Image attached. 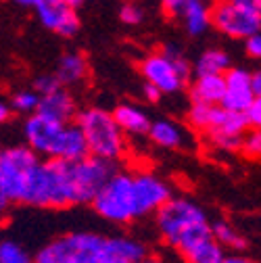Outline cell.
Instances as JSON below:
<instances>
[{
    "mask_svg": "<svg viewBox=\"0 0 261 263\" xmlns=\"http://www.w3.org/2000/svg\"><path fill=\"white\" fill-rule=\"evenodd\" d=\"M140 73L144 76V80L153 86H157L163 94H174L180 92L186 82L180 78L176 65L163 54L161 50L146 54L140 61Z\"/></svg>",
    "mask_w": 261,
    "mask_h": 263,
    "instance_id": "9",
    "label": "cell"
},
{
    "mask_svg": "<svg viewBox=\"0 0 261 263\" xmlns=\"http://www.w3.org/2000/svg\"><path fill=\"white\" fill-rule=\"evenodd\" d=\"M247 119L253 129H261V96H255L253 105L247 111Z\"/></svg>",
    "mask_w": 261,
    "mask_h": 263,
    "instance_id": "28",
    "label": "cell"
},
{
    "mask_svg": "<svg viewBox=\"0 0 261 263\" xmlns=\"http://www.w3.org/2000/svg\"><path fill=\"white\" fill-rule=\"evenodd\" d=\"M11 3H15L17 7H23V9H36L40 0H11Z\"/></svg>",
    "mask_w": 261,
    "mask_h": 263,
    "instance_id": "36",
    "label": "cell"
},
{
    "mask_svg": "<svg viewBox=\"0 0 261 263\" xmlns=\"http://www.w3.org/2000/svg\"><path fill=\"white\" fill-rule=\"evenodd\" d=\"M88 71H90L88 59H86V54H82L78 50L65 52L57 63V78L61 80L63 86H73V84L84 82Z\"/></svg>",
    "mask_w": 261,
    "mask_h": 263,
    "instance_id": "18",
    "label": "cell"
},
{
    "mask_svg": "<svg viewBox=\"0 0 261 263\" xmlns=\"http://www.w3.org/2000/svg\"><path fill=\"white\" fill-rule=\"evenodd\" d=\"M161 5L170 17H182V9L186 5V0H161Z\"/></svg>",
    "mask_w": 261,
    "mask_h": 263,
    "instance_id": "29",
    "label": "cell"
},
{
    "mask_svg": "<svg viewBox=\"0 0 261 263\" xmlns=\"http://www.w3.org/2000/svg\"><path fill=\"white\" fill-rule=\"evenodd\" d=\"M31 86H34L31 90H36L40 96H48V94H52V92H57V90H61V88H63V84H61V80L57 78V73L38 76Z\"/></svg>",
    "mask_w": 261,
    "mask_h": 263,
    "instance_id": "25",
    "label": "cell"
},
{
    "mask_svg": "<svg viewBox=\"0 0 261 263\" xmlns=\"http://www.w3.org/2000/svg\"><path fill=\"white\" fill-rule=\"evenodd\" d=\"M230 3L243 7V9H249V11H255V13H261V0H230Z\"/></svg>",
    "mask_w": 261,
    "mask_h": 263,
    "instance_id": "32",
    "label": "cell"
},
{
    "mask_svg": "<svg viewBox=\"0 0 261 263\" xmlns=\"http://www.w3.org/2000/svg\"><path fill=\"white\" fill-rule=\"evenodd\" d=\"M190 101L203 105H221L226 96V76H201L190 84Z\"/></svg>",
    "mask_w": 261,
    "mask_h": 263,
    "instance_id": "16",
    "label": "cell"
},
{
    "mask_svg": "<svg viewBox=\"0 0 261 263\" xmlns=\"http://www.w3.org/2000/svg\"><path fill=\"white\" fill-rule=\"evenodd\" d=\"M245 48H247V54H249V57L261 59V34L251 36L249 40H245Z\"/></svg>",
    "mask_w": 261,
    "mask_h": 263,
    "instance_id": "30",
    "label": "cell"
},
{
    "mask_svg": "<svg viewBox=\"0 0 261 263\" xmlns=\"http://www.w3.org/2000/svg\"><path fill=\"white\" fill-rule=\"evenodd\" d=\"M76 123L84 132L92 157L117 163L125 155V148H127L125 134H123V129L117 125L113 113H109L105 109H99V107L82 109L78 113Z\"/></svg>",
    "mask_w": 261,
    "mask_h": 263,
    "instance_id": "2",
    "label": "cell"
},
{
    "mask_svg": "<svg viewBox=\"0 0 261 263\" xmlns=\"http://www.w3.org/2000/svg\"><path fill=\"white\" fill-rule=\"evenodd\" d=\"M211 23L221 34L236 38V40H249L251 36H257L261 29V13L243 9L230 0H217L213 9Z\"/></svg>",
    "mask_w": 261,
    "mask_h": 263,
    "instance_id": "7",
    "label": "cell"
},
{
    "mask_svg": "<svg viewBox=\"0 0 261 263\" xmlns=\"http://www.w3.org/2000/svg\"><path fill=\"white\" fill-rule=\"evenodd\" d=\"M243 153L253 159H261V129H249L243 140Z\"/></svg>",
    "mask_w": 261,
    "mask_h": 263,
    "instance_id": "26",
    "label": "cell"
},
{
    "mask_svg": "<svg viewBox=\"0 0 261 263\" xmlns=\"http://www.w3.org/2000/svg\"><path fill=\"white\" fill-rule=\"evenodd\" d=\"M211 230H213V236L215 240L226 249V251H245L247 249V238L238 232V230L226 219H215L211 223Z\"/></svg>",
    "mask_w": 261,
    "mask_h": 263,
    "instance_id": "21",
    "label": "cell"
},
{
    "mask_svg": "<svg viewBox=\"0 0 261 263\" xmlns=\"http://www.w3.org/2000/svg\"><path fill=\"white\" fill-rule=\"evenodd\" d=\"M0 263H36V257H31L27 249L15 240H3L0 242Z\"/></svg>",
    "mask_w": 261,
    "mask_h": 263,
    "instance_id": "23",
    "label": "cell"
},
{
    "mask_svg": "<svg viewBox=\"0 0 261 263\" xmlns=\"http://www.w3.org/2000/svg\"><path fill=\"white\" fill-rule=\"evenodd\" d=\"M103 234L71 232L46 242L36 253V263H96L105 247Z\"/></svg>",
    "mask_w": 261,
    "mask_h": 263,
    "instance_id": "4",
    "label": "cell"
},
{
    "mask_svg": "<svg viewBox=\"0 0 261 263\" xmlns=\"http://www.w3.org/2000/svg\"><path fill=\"white\" fill-rule=\"evenodd\" d=\"M253 92H255V96H261V69H257L253 73Z\"/></svg>",
    "mask_w": 261,
    "mask_h": 263,
    "instance_id": "34",
    "label": "cell"
},
{
    "mask_svg": "<svg viewBox=\"0 0 261 263\" xmlns=\"http://www.w3.org/2000/svg\"><path fill=\"white\" fill-rule=\"evenodd\" d=\"M253 101V73H249L243 67H232L226 73V96L221 107L232 113H247Z\"/></svg>",
    "mask_w": 261,
    "mask_h": 263,
    "instance_id": "11",
    "label": "cell"
},
{
    "mask_svg": "<svg viewBox=\"0 0 261 263\" xmlns=\"http://www.w3.org/2000/svg\"><path fill=\"white\" fill-rule=\"evenodd\" d=\"M136 263H165L159 255H146V257H142V259H138Z\"/></svg>",
    "mask_w": 261,
    "mask_h": 263,
    "instance_id": "37",
    "label": "cell"
},
{
    "mask_svg": "<svg viewBox=\"0 0 261 263\" xmlns=\"http://www.w3.org/2000/svg\"><path fill=\"white\" fill-rule=\"evenodd\" d=\"M159 236L170 249L184 257L197 245L213 236L207 211L192 199L174 196V199L155 215Z\"/></svg>",
    "mask_w": 261,
    "mask_h": 263,
    "instance_id": "1",
    "label": "cell"
},
{
    "mask_svg": "<svg viewBox=\"0 0 261 263\" xmlns=\"http://www.w3.org/2000/svg\"><path fill=\"white\" fill-rule=\"evenodd\" d=\"M134 190H136V203H138V211L140 217L151 215V213H159L165 207L174 196H172V186L151 174V172H138L134 174Z\"/></svg>",
    "mask_w": 261,
    "mask_h": 263,
    "instance_id": "8",
    "label": "cell"
},
{
    "mask_svg": "<svg viewBox=\"0 0 261 263\" xmlns=\"http://www.w3.org/2000/svg\"><path fill=\"white\" fill-rule=\"evenodd\" d=\"M207 138L213 146H217L219 151H228V153L243 151V140H245V136H232V134H226V132H209Z\"/></svg>",
    "mask_w": 261,
    "mask_h": 263,
    "instance_id": "24",
    "label": "cell"
},
{
    "mask_svg": "<svg viewBox=\"0 0 261 263\" xmlns=\"http://www.w3.org/2000/svg\"><path fill=\"white\" fill-rule=\"evenodd\" d=\"M113 117L117 125L123 129V134H148V129L153 125V121L140 107L129 105V103L117 105L113 109Z\"/></svg>",
    "mask_w": 261,
    "mask_h": 263,
    "instance_id": "19",
    "label": "cell"
},
{
    "mask_svg": "<svg viewBox=\"0 0 261 263\" xmlns=\"http://www.w3.org/2000/svg\"><path fill=\"white\" fill-rule=\"evenodd\" d=\"M142 94H144V98H146V101L148 103H157L159 101V98L163 96V92L157 88V86H153V84H144V88H142Z\"/></svg>",
    "mask_w": 261,
    "mask_h": 263,
    "instance_id": "31",
    "label": "cell"
},
{
    "mask_svg": "<svg viewBox=\"0 0 261 263\" xmlns=\"http://www.w3.org/2000/svg\"><path fill=\"white\" fill-rule=\"evenodd\" d=\"M11 103H7V101H3V103H0V119H3V121H7L9 119V115H11Z\"/></svg>",
    "mask_w": 261,
    "mask_h": 263,
    "instance_id": "35",
    "label": "cell"
},
{
    "mask_svg": "<svg viewBox=\"0 0 261 263\" xmlns=\"http://www.w3.org/2000/svg\"><path fill=\"white\" fill-rule=\"evenodd\" d=\"M221 263H255V261L249 259V257H245V255H238V253H236V255H228Z\"/></svg>",
    "mask_w": 261,
    "mask_h": 263,
    "instance_id": "33",
    "label": "cell"
},
{
    "mask_svg": "<svg viewBox=\"0 0 261 263\" xmlns=\"http://www.w3.org/2000/svg\"><path fill=\"white\" fill-rule=\"evenodd\" d=\"M146 247L129 236H107L101 259L96 263H136L146 257Z\"/></svg>",
    "mask_w": 261,
    "mask_h": 263,
    "instance_id": "12",
    "label": "cell"
},
{
    "mask_svg": "<svg viewBox=\"0 0 261 263\" xmlns=\"http://www.w3.org/2000/svg\"><path fill=\"white\" fill-rule=\"evenodd\" d=\"M40 101L42 96L36 90H19L13 94L11 98V107L17 113H25V115H36L40 109Z\"/></svg>",
    "mask_w": 261,
    "mask_h": 263,
    "instance_id": "22",
    "label": "cell"
},
{
    "mask_svg": "<svg viewBox=\"0 0 261 263\" xmlns=\"http://www.w3.org/2000/svg\"><path fill=\"white\" fill-rule=\"evenodd\" d=\"M34 11H36L40 23L46 29L57 31L59 36L71 38L78 34L80 17L76 13V7L67 5L65 0H40Z\"/></svg>",
    "mask_w": 261,
    "mask_h": 263,
    "instance_id": "10",
    "label": "cell"
},
{
    "mask_svg": "<svg viewBox=\"0 0 261 263\" xmlns=\"http://www.w3.org/2000/svg\"><path fill=\"white\" fill-rule=\"evenodd\" d=\"M92 209L103 219L113 223H129L140 217L136 190H134V174L117 172L105 188L94 199Z\"/></svg>",
    "mask_w": 261,
    "mask_h": 263,
    "instance_id": "3",
    "label": "cell"
},
{
    "mask_svg": "<svg viewBox=\"0 0 261 263\" xmlns=\"http://www.w3.org/2000/svg\"><path fill=\"white\" fill-rule=\"evenodd\" d=\"M78 105L73 101V96L61 88L48 96H42L40 101V109H38V115L46 117V119H52L57 123H63V125H69V123H76L78 119Z\"/></svg>",
    "mask_w": 261,
    "mask_h": 263,
    "instance_id": "13",
    "label": "cell"
},
{
    "mask_svg": "<svg viewBox=\"0 0 261 263\" xmlns=\"http://www.w3.org/2000/svg\"><path fill=\"white\" fill-rule=\"evenodd\" d=\"M228 119V111L221 105H203V103H192L188 109V123L199 129V132H215L221 129Z\"/></svg>",
    "mask_w": 261,
    "mask_h": 263,
    "instance_id": "17",
    "label": "cell"
},
{
    "mask_svg": "<svg viewBox=\"0 0 261 263\" xmlns=\"http://www.w3.org/2000/svg\"><path fill=\"white\" fill-rule=\"evenodd\" d=\"M67 5H71V7H78V5H82V0H65Z\"/></svg>",
    "mask_w": 261,
    "mask_h": 263,
    "instance_id": "38",
    "label": "cell"
},
{
    "mask_svg": "<svg viewBox=\"0 0 261 263\" xmlns=\"http://www.w3.org/2000/svg\"><path fill=\"white\" fill-rule=\"evenodd\" d=\"M65 163H67V176L76 205H92L99 192L105 188V184L117 174L115 163L92 155L82 161H65Z\"/></svg>",
    "mask_w": 261,
    "mask_h": 263,
    "instance_id": "5",
    "label": "cell"
},
{
    "mask_svg": "<svg viewBox=\"0 0 261 263\" xmlns=\"http://www.w3.org/2000/svg\"><path fill=\"white\" fill-rule=\"evenodd\" d=\"M67 125L57 123L52 119H46L42 115H29L23 125L25 144L34 151L38 157L48 159H61L63 153V140Z\"/></svg>",
    "mask_w": 261,
    "mask_h": 263,
    "instance_id": "6",
    "label": "cell"
},
{
    "mask_svg": "<svg viewBox=\"0 0 261 263\" xmlns=\"http://www.w3.org/2000/svg\"><path fill=\"white\" fill-rule=\"evenodd\" d=\"M215 5H217V0H186L180 19L184 21V27L190 36L203 34L211 25Z\"/></svg>",
    "mask_w": 261,
    "mask_h": 263,
    "instance_id": "14",
    "label": "cell"
},
{
    "mask_svg": "<svg viewBox=\"0 0 261 263\" xmlns=\"http://www.w3.org/2000/svg\"><path fill=\"white\" fill-rule=\"evenodd\" d=\"M142 17H144L142 9H140L138 5H134V3H125V5L121 7V11H119V19H121L125 25H138V23L142 21Z\"/></svg>",
    "mask_w": 261,
    "mask_h": 263,
    "instance_id": "27",
    "label": "cell"
},
{
    "mask_svg": "<svg viewBox=\"0 0 261 263\" xmlns=\"http://www.w3.org/2000/svg\"><path fill=\"white\" fill-rule=\"evenodd\" d=\"M148 138L163 148H186L190 142L188 132L172 119H155L148 129Z\"/></svg>",
    "mask_w": 261,
    "mask_h": 263,
    "instance_id": "15",
    "label": "cell"
},
{
    "mask_svg": "<svg viewBox=\"0 0 261 263\" xmlns=\"http://www.w3.org/2000/svg\"><path fill=\"white\" fill-rule=\"evenodd\" d=\"M230 71V57H228L223 50L211 48L205 50L197 65H194V78H201V76H226Z\"/></svg>",
    "mask_w": 261,
    "mask_h": 263,
    "instance_id": "20",
    "label": "cell"
}]
</instances>
